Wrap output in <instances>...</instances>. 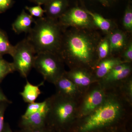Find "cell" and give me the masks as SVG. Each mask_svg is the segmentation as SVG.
Segmentation results:
<instances>
[{
    "label": "cell",
    "instance_id": "cell-1",
    "mask_svg": "<svg viewBox=\"0 0 132 132\" xmlns=\"http://www.w3.org/2000/svg\"><path fill=\"white\" fill-rule=\"evenodd\" d=\"M94 34L81 30L64 31L57 54L62 60L89 63L98 53L100 42Z\"/></svg>",
    "mask_w": 132,
    "mask_h": 132
},
{
    "label": "cell",
    "instance_id": "cell-2",
    "mask_svg": "<svg viewBox=\"0 0 132 132\" xmlns=\"http://www.w3.org/2000/svg\"><path fill=\"white\" fill-rule=\"evenodd\" d=\"M34 27L27 38L34 48L36 54L44 52L57 53L64 31L59 21L48 17L35 20Z\"/></svg>",
    "mask_w": 132,
    "mask_h": 132
},
{
    "label": "cell",
    "instance_id": "cell-3",
    "mask_svg": "<svg viewBox=\"0 0 132 132\" xmlns=\"http://www.w3.org/2000/svg\"><path fill=\"white\" fill-rule=\"evenodd\" d=\"M94 111L81 126V132L90 131L113 122L119 114L120 107L115 101H109Z\"/></svg>",
    "mask_w": 132,
    "mask_h": 132
},
{
    "label": "cell",
    "instance_id": "cell-4",
    "mask_svg": "<svg viewBox=\"0 0 132 132\" xmlns=\"http://www.w3.org/2000/svg\"><path fill=\"white\" fill-rule=\"evenodd\" d=\"M61 59L57 53L44 52L35 55L34 68L43 76L45 80L55 82L64 75Z\"/></svg>",
    "mask_w": 132,
    "mask_h": 132
},
{
    "label": "cell",
    "instance_id": "cell-5",
    "mask_svg": "<svg viewBox=\"0 0 132 132\" xmlns=\"http://www.w3.org/2000/svg\"><path fill=\"white\" fill-rule=\"evenodd\" d=\"M36 55L34 48L27 38L19 42L14 46L12 55L15 71L22 77L27 78L34 68Z\"/></svg>",
    "mask_w": 132,
    "mask_h": 132
},
{
    "label": "cell",
    "instance_id": "cell-6",
    "mask_svg": "<svg viewBox=\"0 0 132 132\" xmlns=\"http://www.w3.org/2000/svg\"><path fill=\"white\" fill-rule=\"evenodd\" d=\"M58 21L64 28L72 27L89 29L94 24L92 18L86 11L79 7L73 8L65 12Z\"/></svg>",
    "mask_w": 132,
    "mask_h": 132
},
{
    "label": "cell",
    "instance_id": "cell-7",
    "mask_svg": "<svg viewBox=\"0 0 132 132\" xmlns=\"http://www.w3.org/2000/svg\"><path fill=\"white\" fill-rule=\"evenodd\" d=\"M42 108L37 112L25 118H21L19 123L21 128H36L46 125L49 104L47 99Z\"/></svg>",
    "mask_w": 132,
    "mask_h": 132
},
{
    "label": "cell",
    "instance_id": "cell-8",
    "mask_svg": "<svg viewBox=\"0 0 132 132\" xmlns=\"http://www.w3.org/2000/svg\"><path fill=\"white\" fill-rule=\"evenodd\" d=\"M35 20L31 15L23 10L12 24V29L17 34L28 33L32 28V24Z\"/></svg>",
    "mask_w": 132,
    "mask_h": 132
},
{
    "label": "cell",
    "instance_id": "cell-9",
    "mask_svg": "<svg viewBox=\"0 0 132 132\" xmlns=\"http://www.w3.org/2000/svg\"><path fill=\"white\" fill-rule=\"evenodd\" d=\"M67 0H50L45 5L44 10L47 17L57 20L65 12Z\"/></svg>",
    "mask_w": 132,
    "mask_h": 132
},
{
    "label": "cell",
    "instance_id": "cell-10",
    "mask_svg": "<svg viewBox=\"0 0 132 132\" xmlns=\"http://www.w3.org/2000/svg\"><path fill=\"white\" fill-rule=\"evenodd\" d=\"M104 95L101 91L95 90L91 92L85 99L82 106V112L87 114L93 112L102 103Z\"/></svg>",
    "mask_w": 132,
    "mask_h": 132
},
{
    "label": "cell",
    "instance_id": "cell-11",
    "mask_svg": "<svg viewBox=\"0 0 132 132\" xmlns=\"http://www.w3.org/2000/svg\"><path fill=\"white\" fill-rule=\"evenodd\" d=\"M43 85L42 82L39 85H33L27 80L23 91L20 93L24 101L28 104L35 102L41 94L39 88Z\"/></svg>",
    "mask_w": 132,
    "mask_h": 132
},
{
    "label": "cell",
    "instance_id": "cell-12",
    "mask_svg": "<svg viewBox=\"0 0 132 132\" xmlns=\"http://www.w3.org/2000/svg\"><path fill=\"white\" fill-rule=\"evenodd\" d=\"M109 49L111 51H118L123 49L126 44V37L120 31H114L108 38Z\"/></svg>",
    "mask_w": 132,
    "mask_h": 132
},
{
    "label": "cell",
    "instance_id": "cell-13",
    "mask_svg": "<svg viewBox=\"0 0 132 132\" xmlns=\"http://www.w3.org/2000/svg\"><path fill=\"white\" fill-rule=\"evenodd\" d=\"M55 85L59 90L60 95L65 97L73 94L76 87L72 81L63 75L55 81Z\"/></svg>",
    "mask_w": 132,
    "mask_h": 132
},
{
    "label": "cell",
    "instance_id": "cell-14",
    "mask_svg": "<svg viewBox=\"0 0 132 132\" xmlns=\"http://www.w3.org/2000/svg\"><path fill=\"white\" fill-rule=\"evenodd\" d=\"M121 64L119 60L116 59H109L101 62L97 69L96 75L98 78L106 76L114 67Z\"/></svg>",
    "mask_w": 132,
    "mask_h": 132
},
{
    "label": "cell",
    "instance_id": "cell-15",
    "mask_svg": "<svg viewBox=\"0 0 132 132\" xmlns=\"http://www.w3.org/2000/svg\"><path fill=\"white\" fill-rule=\"evenodd\" d=\"M86 12L92 18L93 22L100 29L105 32H108L110 31L112 28V23L110 21L105 19L100 15L92 13L86 10Z\"/></svg>",
    "mask_w": 132,
    "mask_h": 132
},
{
    "label": "cell",
    "instance_id": "cell-16",
    "mask_svg": "<svg viewBox=\"0 0 132 132\" xmlns=\"http://www.w3.org/2000/svg\"><path fill=\"white\" fill-rule=\"evenodd\" d=\"M14 46L10 42L7 34L5 31L0 29V57L5 54L12 56Z\"/></svg>",
    "mask_w": 132,
    "mask_h": 132
},
{
    "label": "cell",
    "instance_id": "cell-17",
    "mask_svg": "<svg viewBox=\"0 0 132 132\" xmlns=\"http://www.w3.org/2000/svg\"><path fill=\"white\" fill-rule=\"evenodd\" d=\"M76 84L79 86H86L91 82L89 76L83 71L77 70L71 72L69 75Z\"/></svg>",
    "mask_w": 132,
    "mask_h": 132
},
{
    "label": "cell",
    "instance_id": "cell-18",
    "mask_svg": "<svg viewBox=\"0 0 132 132\" xmlns=\"http://www.w3.org/2000/svg\"><path fill=\"white\" fill-rule=\"evenodd\" d=\"M15 71L13 63L8 62L0 57V80H2L9 74Z\"/></svg>",
    "mask_w": 132,
    "mask_h": 132
},
{
    "label": "cell",
    "instance_id": "cell-19",
    "mask_svg": "<svg viewBox=\"0 0 132 132\" xmlns=\"http://www.w3.org/2000/svg\"><path fill=\"white\" fill-rule=\"evenodd\" d=\"M46 102V100L42 102H36L28 104L27 108L26 109L25 112L23 115L22 116L21 118H25L28 117L29 116L32 115L33 114L37 112L40 110Z\"/></svg>",
    "mask_w": 132,
    "mask_h": 132
},
{
    "label": "cell",
    "instance_id": "cell-20",
    "mask_svg": "<svg viewBox=\"0 0 132 132\" xmlns=\"http://www.w3.org/2000/svg\"><path fill=\"white\" fill-rule=\"evenodd\" d=\"M109 49L108 39H105L100 42L98 48V54L100 59H104L107 57L109 53Z\"/></svg>",
    "mask_w": 132,
    "mask_h": 132
},
{
    "label": "cell",
    "instance_id": "cell-21",
    "mask_svg": "<svg viewBox=\"0 0 132 132\" xmlns=\"http://www.w3.org/2000/svg\"><path fill=\"white\" fill-rule=\"evenodd\" d=\"M131 69L130 67L128 65L125 69L121 72L111 75H107L106 76V79L107 81L118 80L122 79L129 75Z\"/></svg>",
    "mask_w": 132,
    "mask_h": 132
},
{
    "label": "cell",
    "instance_id": "cell-22",
    "mask_svg": "<svg viewBox=\"0 0 132 132\" xmlns=\"http://www.w3.org/2000/svg\"><path fill=\"white\" fill-rule=\"evenodd\" d=\"M123 24L125 28L129 31L132 30V10L129 7L126 10L123 20Z\"/></svg>",
    "mask_w": 132,
    "mask_h": 132
},
{
    "label": "cell",
    "instance_id": "cell-23",
    "mask_svg": "<svg viewBox=\"0 0 132 132\" xmlns=\"http://www.w3.org/2000/svg\"><path fill=\"white\" fill-rule=\"evenodd\" d=\"M26 9L29 12V14L33 17H38V18L43 17L45 11L40 5H37L35 6H27L25 7Z\"/></svg>",
    "mask_w": 132,
    "mask_h": 132
},
{
    "label": "cell",
    "instance_id": "cell-24",
    "mask_svg": "<svg viewBox=\"0 0 132 132\" xmlns=\"http://www.w3.org/2000/svg\"><path fill=\"white\" fill-rule=\"evenodd\" d=\"M9 103L6 102H0V132H2L4 130L5 124V114Z\"/></svg>",
    "mask_w": 132,
    "mask_h": 132
},
{
    "label": "cell",
    "instance_id": "cell-25",
    "mask_svg": "<svg viewBox=\"0 0 132 132\" xmlns=\"http://www.w3.org/2000/svg\"><path fill=\"white\" fill-rule=\"evenodd\" d=\"M17 132H53V130L46 125L41 127L32 128H21Z\"/></svg>",
    "mask_w": 132,
    "mask_h": 132
},
{
    "label": "cell",
    "instance_id": "cell-26",
    "mask_svg": "<svg viewBox=\"0 0 132 132\" xmlns=\"http://www.w3.org/2000/svg\"><path fill=\"white\" fill-rule=\"evenodd\" d=\"M14 3L13 0H0V13H2L9 9Z\"/></svg>",
    "mask_w": 132,
    "mask_h": 132
},
{
    "label": "cell",
    "instance_id": "cell-27",
    "mask_svg": "<svg viewBox=\"0 0 132 132\" xmlns=\"http://www.w3.org/2000/svg\"><path fill=\"white\" fill-rule=\"evenodd\" d=\"M128 66L126 64H120L114 67L110 71V72L107 75H111L113 74L117 73L121 71H123Z\"/></svg>",
    "mask_w": 132,
    "mask_h": 132
},
{
    "label": "cell",
    "instance_id": "cell-28",
    "mask_svg": "<svg viewBox=\"0 0 132 132\" xmlns=\"http://www.w3.org/2000/svg\"><path fill=\"white\" fill-rule=\"evenodd\" d=\"M125 57L128 60L131 61L132 60V44L130 43L126 50Z\"/></svg>",
    "mask_w": 132,
    "mask_h": 132
},
{
    "label": "cell",
    "instance_id": "cell-29",
    "mask_svg": "<svg viewBox=\"0 0 132 132\" xmlns=\"http://www.w3.org/2000/svg\"><path fill=\"white\" fill-rule=\"evenodd\" d=\"M6 102L9 104L12 103V102L7 98L2 91L0 90V102Z\"/></svg>",
    "mask_w": 132,
    "mask_h": 132
},
{
    "label": "cell",
    "instance_id": "cell-30",
    "mask_svg": "<svg viewBox=\"0 0 132 132\" xmlns=\"http://www.w3.org/2000/svg\"><path fill=\"white\" fill-rule=\"evenodd\" d=\"M31 2L34 3L37 5H45L50 0H29Z\"/></svg>",
    "mask_w": 132,
    "mask_h": 132
},
{
    "label": "cell",
    "instance_id": "cell-31",
    "mask_svg": "<svg viewBox=\"0 0 132 132\" xmlns=\"http://www.w3.org/2000/svg\"><path fill=\"white\" fill-rule=\"evenodd\" d=\"M2 132H14L11 129L9 124L7 123H5L4 130Z\"/></svg>",
    "mask_w": 132,
    "mask_h": 132
},
{
    "label": "cell",
    "instance_id": "cell-32",
    "mask_svg": "<svg viewBox=\"0 0 132 132\" xmlns=\"http://www.w3.org/2000/svg\"><path fill=\"white\" fill-rule=\"evenodd\" d=\"M104 6H108L112 0H98Z\"/></svg>",
    "mask_w": 132,
    "mask_h": 132
},
{
    "label": "cell",
    "instance_id": "cell-33",
    "mask_svg": "<svg viewBox=\"0 0 132 132\" xmlns=\"http://www.w3.org/2000/svg\"><path fill=\"white\" fill-rule=\"evenodd\" d=\"M1 80H0V82H1Z\"/></svg>",
    "mask_w": 132,
    "mask_h": 132
}]
</instances>
